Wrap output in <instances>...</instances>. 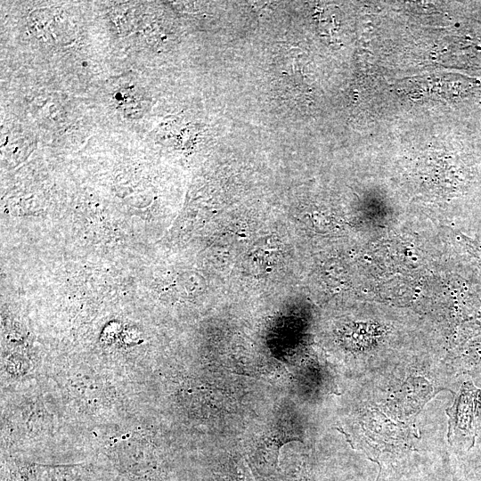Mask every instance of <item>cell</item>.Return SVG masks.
<instances>
[{
  "instance_id": "cell-1",
  "label": "cell",
  "mask_w": 481,
  "mask_h": 481,
  "mask_svg": "<svg viewBox=\"0 0 481 481\" xmlns=\"http://www.w3.org/2000/svg\"><path fill=\"white\" fill-rule=\"evenodd\" d=\"M475 386L471 381L465 382L455 398L453 405L446 410L448 416V441L452 436H460L468 439L473 445L476 434L473 425L475 406L473 400Z\"/></svg>"
},
{
  "instance_id": "cell-2",
  "label": "cell",
  "mask_w": 481,
  "mask_h": 481,
  "mask_svg": "<svg viewBox=\"0 0 481 481\" xmlns=\"http://www.w3.org/2000/svg\"><path fill=\"white\" fill-rule=\"evenodd\" d=\"M379 465V470L375 481H398L402 474L395 470L393 466L379 461L372 460Z\"/></svg>"
},
{
  "instance_id": "cell-3",
  "label": "cell",
  "mask_w": 481,
  "mask_h": 481,
  "mask_svg": "<svg viewBox=\"0 0 481 481\" xmlns=\"http://www.w3.org/2000/svg\"><path fill=\"white\" fill-rule=\"evenodd\" d=\"M476 415L481 416V389L475 387L473 394Z\"/></svg>"
}]
</instances>
